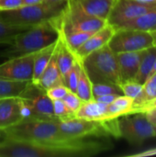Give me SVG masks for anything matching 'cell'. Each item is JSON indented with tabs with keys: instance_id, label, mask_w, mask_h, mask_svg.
<instances>
[{
	"instance_id": "36",
	"label": "cell",
	"mask_w": 156,
	"mask_h": 157,
	"mask_svg": "<svg viewBox=\"0 0 156 157\" xmlns=\"http://www.w3.org/2000/svg\"><path fill=\"white\" fill-rule=\"evenodd\" d=\"M151 155H156V148L148 149V150H146V151H144V152H142V153H138V154L131 155V156L144 157V156H151Z\"/></svg>"
},
{
	"instance_id": "28",
	"label": "cell",
	"mask_w": 156,
	"mask_h": 157,
	"mask_svg": "<svg viewBox=\"0 0 156 157\" xmlns=\"http://www.w3.org/2000/svg\"><path fill=\"white\" fill-rule=\"evenodd\" d=\"M92 93L93 98H97L101 96L105 95H123L122 91L119 85L114 84H108V83H99V84H93L92 86Z\"/></svg>"
},
{
	"instance_id": "13",
	"label": "cell",
	"mask_w": 156,
	"mask_h": 157,
	"mask_svg": "<svg viewBox=\"0 0 156 157\" xmlns=\"http://www.w3.org/2000/svg\"><path fill=\"white\" fill-rule=\"evenodd\" d=\"M24 120L19 97L0 98V130L9 128Z\"/></svg>"
},
{
	"instance_id": "16",
	"label": "cell",
	"mask_w": 156,
	"mask_h": 157,
	"mask_svg": "<svg viewBox=\"0 0 156 157\" xmlns=\"http://www.w3.org/2000/svg\"><path fill=\"white\" fill-rule=\"evenodd\" d=\"M57 44H58V40H57ZM60 84L64 85V82L57 63V46H56V49L52 54V57L49 64L41 74L37 84L35 85H37L38 86H40L44 90H47L48 88Z\"/></svg>"
},
{
	"instance_id": "18",
	"label": "cell",
	"mask_w": 156,
	"mask_h": 157,
	"mask_svg": "<svg viewBox=\"0 0 156 157\" xmlns=\"http://www.w3.org/2000/svg\"><path fill=\"white\" fill-rule=\"evenodd\" d=\"M56 46H57V40L35 52L34 62H33V75H32L33 84H37L41 74L49 64L52 57V54L56 49Z\"/></svg>"
},
{
	"instance_id": "42",
	"label": "cell",
	"mask_w": 156,
	"mask_h": 157,
	"mask_svg": "<svg viewBox=\"0 0 156 157\" xmlns=\"http://www.w3.org/2000/svg\"><path fill=\"white\" fill-rule=\"evenodd\" d=\"M138 2H142V3H147V4H156V0H135Z\"/></svg>"
},
{
	"instance_id": "6",
	"label": "cell",
	"mask_w": 156,
	"mask_h": 157,
	"mask_svg": "<svg viewBox=\"0 0 156 157\" xmlns=\"http://www.w3.org/2000/svg\"><path fill=\"white\" fill-rule=\"evenodd\" d=\"M107 24V20L87 14L76 0H68L64 11L58 18V29L63 33L74 30L94 33Z\"/></svg>"
},
{
	"instance_id": "5",
	"label": "cell",
	"mask_w": 156,
	"mask_h": 157,
	"mask_svg": "<svg viewBox=\"0 0 156 157\" xmlns=\"http://www.w3.org/2000/svg\"><path fill=\"white\" fill-rule=\"evenodd\" d=\"M81 62L92 84L108 83L120 86L117 56L108 45L91 52Z\"/></svg>"
},
{
	"instance_id": "24",
	"label": "cell",
	"mask_w": 156,
	"mask_h": 157,
	"mask_svg": "<svg viewBox=\"0 0 156 157\" xmlns=\"http://www.w3.org/2000/svg\"><path fill=\"white\" fill-rule=\"evenodd\" d=\"M30 82L0 79V98L19 97Z\"/></svg>"
},
{
	"instance_id": "25",
	"label": "cell",
	"mask_w": 156,
	"mask_h": 157,
	"mask_svg": "<svg viewBox=\"0 0 156 157\" xmlns=\"http://www.w3.org/2000/svg\"><path fill=\"white\" fill-rule=\"evenodd\" d=\"M92 86L93 84L89 79L81 62V72H80V76L77 83L75 93L82 99V101H88L94 98L92 93Z\"/></svg>"
},
{
	"instance_id": "22",
	"label": "cell",
	"mask_w": 156,
	"mask_h": 157,
	"mask_svg": "<svg viewBox=\"0 0 156 157\" xmlns=\"http://www.w3.org/2000/svg\"><path fill=\"white\" fill-rule=\"evenodd\" d=\"M154 98H156V73L150 76L143 84V92L140 98L136 100H133L131 114L137 113L141 107L149 103Z\"/></svg>"
},
{
	"instance_id": "33",
	"label": "cell",
	"mask_w": 156,
	"mask_h": 157,
	"mask_svg": "<svg viewBox=\"0 0 156 157\" xmlns=\"http://www.w3.org/2000/svg\"><path fill=\"white\" fill-rule=\"evenodd\" d=\"M24 6L23 0H0V11H9Z\"/></svg>"
},
{
	"instance_id": "23",
	"label": "cell",
	"mask_w": 156,
	"mask_h": 157,
	"mask_svg": "<svg viewBox=\"0 0 156 157\" xmlns=\"http://www.w3.org/2000/svg\"><path fill=\"white\" fill-rule=\"evenodd\" d=\"M156 27V7L141 17L123 24L119 29H131L149 31Z\"/></svg>"
},
{
	"instance_id": "21",
	"label": "cell",
	"mask_w": 156,
	"mask_h": 157,
	"mask_svg": "<svg viewBox=\"0 0 156 157\" xmlns=\"http://www.w3.org/2000/svg\"><path fill=\"white\" fill-rule=\"evenodd\" d=\"M156 60V46H152L143 50L139 66V71L136 75L135 81L140 84H144L149 78L152 69Z\"/></svg>"
},
{
	"instance_id": "20",
	"label": "cell",
	"mask_w": 156,
	"mask_h": 157,
	"mask_svg": "<svg viewBox=\"0 0 156 157\" xmlns=\"http://www.w3.org/2000/svg\"><path fill=\"white\" fill-rule=\"evenodd\" d=\"M133 99L121 95L108 105V121L117 120L122 116L131 114Z\"/></svg>"
},
{
	"instance_id": "2",
	"label": "cell",
	"mask_w": 156,
	"mask_h": 157,
	"mask_svg": "<svg viewBox=\"0 0 156 157\" xmlns=\"http://www.w3.org/2000/svg\"><path fill=\"white\" fill-rule=\"evenodd\" d=\"M60 17V16H59ZM58 17L30 27L17 34L9 47L0 52V57L13 58L36 52L55 42L59 37Z\"/></svg>"
},
{
	"instance_id": "15",
	"label": "cell",
	"mask_w": 156,
	"mask_h": 157,
	"mask_svg": "<svg viewBox=\"0 0 156 157\" xmlns=\"http://www.w3.org/2000/svg\"><path fill=\"white\" fill-rule=\"evenodd\" d=\"M75 117L92 121H108V105L95 98L83 101L81 107L75 113Z\"/></svg>"
},
{
	"instance_id": "27",
	"label": "cell",
	"mask_w": 156,
	"mask_h": 157,
	"mask_svg": "<svg viewBox=\"0 0 156 157\" xmlns=\"http://www.w3.org/2000/svg\"><path fill=\"white\" fill-rule=\"evenodd\" d=\"M80 72H81V61L76 59V61L74 62L71 69L67 72V74L63 77L64 85L72 92L75 93L76 91V86H77V83L79 80V76H80Z\"/></svg>"
},
{
	"instance_id": "31",
	"label": "cell",
	"mask_w": 156,
	"mask_h": 157,
	"mask_svg": "<svg viewBox=\"0 0 156 157\" xmlns=\"http://www.w3.org/2000/svg\"><path fill=\"white\" fill-rule=\"evenodd\" d=\"M63 102L66 104V106L75 114L76 111L79 109V108L81 107L83 101L82 99L77 96L76 93L72 92V91H68V93L65 95V97L63 98Z\"/></svg>"
},
{
	"instance_id": "38",
	"label": "cell",
	"mask_w": 156,
	"mask_h": 157,
	"mask_svg": "<svg viewBox=\"0 0 156 157\" xmlns=\"http://www.w3.org/2000/svg\"><path fill=\"white\" fill-rule=\"evenodd\" d=\"M44 0H23L24 5H35L43 2Z\"/></svg>"
},
{
	"instance_id": "26",
	"label": "cell",
	"mask_w": 156,
	"mask_h": 157,
	"mask_svg": "<svg viewBox=\"0 0 156 157\" xmlns=\"http://www.w3.org/2000/svg\"><path fill=\"white\" fill-rule=\"evenodd\" d=\"M29 28L30 27L11 25L0 19V44H11L17 34Z\"/></svg>"
},
{
	"instance_id": "41",
	"label": "cell",
	"mask_w": 156,
	"mask_h": 157,
	"mask_svg": "<svg viewBox=\"0 0 156 157\" xmlns=\"http://www.w3.org/2000/svg\"><path fill=\"white\" fill-rule=\"evenodd\" d=\"M6 139V134L4 132V131L3 130H0V143H2L3 141H5Z\"/></svg>"
},
{
	"instance_id": "7",
	"label": "cell",
	"mask_w": 156,
	"mask_h": 157,
	"mask_svg": "<svg viewBox=\"0 0 156 157\" xmlns=\"http://www.w3.org/2000/svg\"><path fill=\"white\" fill-rule=\"evenodd\" d=\"M19 98L22 102L24 120L59 121L53 112L52 100L44 89L33 84L32 81Z\"/></svg>"
},
{
	"instance_id": "12",
	"label": "cell",
	"mask_w": 156,
	"mask_h": 157,
	"mask_svg": "<svg viewBox=\"0 0 156 157\" xmlns=\"http://www.w3.org/2000/svg\"><path fill=\"white\" fill-rule=\"evenodd\" d=\"M116 29L110 25L107 24L99 30L94 32L75 52V56L78 60L82 61L91 52L106 46L108 44L112 36L114 35Z\"/></svg>"
},
{
	"instance_id": "39",
	"label": "cell",
	"mask_w": 156,
	"mask_h": 157,
	"mask_svg": "<svg viewBox=\"0 0 156 157\" xmlns=\"http://www.w3.org/2000/svg\"><path fill=\"white\" fill-rule=\"evenodd\" d=\"M149 32L151 33V35L154 39V46H156V27L152 29L151 30H149Z\"/></svg>"
},
{
	"instance_id": "9",
	"label": "cell",
	"mask_w": 156,
	"mask_h": 157,
	"mask_svg": "<svg viewBox=\"0 0 156 157\" xmlns=\"http://www.w3.org/2000/svg\"><path fill=\"white\" fill-rule=\"evenodd\" d=\"M108 45L114 53L139 52L154 46V39L146 30L117 29Z\"/></svg>"
},
{
	"instance_id": "40",
	"label": "cell",
	"mask_w": 156,
	"mask_h": 157,
	"mask_svg": "<svg viewBox=\"0 0 156 157\" xmlns=\"http://www.w3.org/2000/svg\"><path fill=\"white\" fill-rule=\"evenodd\" d=\"M48 3H54V4H60V3H66L68 0H44Z\"/></svg>"
},
{
	"instance_id": "34",
	"label": "cell",
	"mask_w": 156,
	"mask_h": 157,
	"mask_svg": "<svg viewBox=\"0 0 156 157\" xmlns=\"http://www.w3.org/2000/svg\"><path fill=\"white\" fill-rule=\"evenodd\" d=\"M119 96H121V95H115V94H111V95H105V96H101V97H98L97 98H95L96 100L99 101V102H102L104 104H110L113 100H115Z\"/></svg>"
},
{
	"instance_id": "35",
	"label": "cell",
	"mask_w": 156,
	"mask_h": 157,
	"mask_svg": "<svg viewBox=\"0 0 156 157\" xmlns=\"http://www.w3.org/2000/svg\"><path fill=\"white\" fill-rule=\"evenodd\" d=\"M144 113H145L147 119L150 121V122L156 126V107L148 109L146 111H144Z\"/></svg>"
},
{
	"instance_id": "37",
	"label": "cell",
	"mask_w": 156,
	"mask_h": 157,
	"mask_svg": "<svg viewBox=\"0 0 156 157\" xmlns=\"http://www.w3.org/2000/svg\"><path fill=\"white\" fill-rule=\"evenodd\" d=\"M154 107H156V98H154V100H152V101H150L149 103H147V104L143 105V107H141V108L139 109L138 112H144V111H146L148 109H150V108H154ZM138 112H137V113H138Z\"/></svg>"
},
{
	"instance_id": "1",
	"label": "cell",
	"mask_w": 156,
	"mask_h": 157,
	"mask_svg": "<svg viewBox=\"0 0 156 157\" xmlns=\"http://www.w3.org/2000/svg\"><path fill=\"white\" fill-rule=\"evenodd\" d=\"M109 148L107 143L85 139L43 143L6 139L0 143V157H90Z\"/></svg>"
},
{
	"instance_id": "3",
	"label": "cell",
	"mask_w": 156,
	"mask_h": 157,
	"mask_svg": "<svg viewBox=\"0 0 156 157\" xmlns=\"http://www.w3.org/2000/svg\"><path fill=\"white\" fill-rule=\"evenodd\" d=\"M3 131L6 139L23 142L43 143L68 140L60 129L59 121L25 119Z\"/></svg>"
},
{
	"instance_id": "30",
	"label": "cell",
	"mask_w": 156,
	"mask_h": 157,
	"mask_svg": "<svg viewBox=\"0 0 156 157\" xmlns=\"http://www.w3.org/2000/svg\"><path fill=\"white\" fill-rule=\"evenodd\" d=\"M53 112L59 121H66L75 117V114L66 106L63 99L52 100Z\"/></svg>"
},
{
	"instance_id": "4",
	"label": "cell",
	"mask_w": 156,
	"mask_h": 157,
	"mask_svg": "<svg viewBox=\"0 0 156 157\" xmlns=\"http://www.w3.org/2000/svg\"><path fill=\"white\" fill-rule=\"evenodd\" d=\"M67 2L54 4L43 1L35 5H24L14 10L0 11V19L11 25L32 27L61 16L66 7Z\"/></svg>"
},
{
	"instance_id": "17",
	"label": "cell",
	"mask_w": 156,
	"mask_h": 157,
	"mask_svg": "<svg viewBox=\"0 0 156 157\" xmlns=\"http://www.w3.org/2000/svg\"><path fill=\"white\" fill-rule=\"evenodd\" d=\"M90 16L108 20L115 0H76Z\"/></svg>"
},
{
	"instance_id": "19",
	"label": "cell",
	"mask_w": 156,
	"mask_h": 157,
	"mask_svg": "<svg viewBox=\"0 0 156 157\" xmlns=\"http://www.w3.org/2000/svg\"><path fill=\"white\" fill-rule=\"evenodd\" d=\"M76 59L77 58L75 54L70 50V48L67 46L64 40L59 33L58 44H57V63L63 78L65 76L67 72L71 69Z\"/></svg>"
},
{
	"instance_id": "32",
	"label": "cell",
	"mask_w": 156,
	"mask_h": 157,
	"mask_svg": "<svg viewBox=\"0 0 156 157\" xmlns=\"http://www.w3.org/2000/svg\"><path fill=\"white\" fill-rule=\"evenodd\" d=\"M45 91H46L47 96L51 100H57V99H63L65 97V95L68 93L69 89L67 88L65 85L60 84V85L53 86Z\"/></svg>"
},
{
	"instance_id": "11",
	"label": "cell",
	"mask_w": 156,
	"mask_h": 157,
	"mask_svg": "<svg viewBox=\"0 0 156 157\" xmlns=\"http://www.w3.org/2000/svg\"><path fill=\"white\" fill-rule=\"evenodd\" d=\"M35 52L9 58L0 64V79L32 81Z\"/></svg>"
},
{
	"instance_id": "14",
	"label": "cell",
	"mask_w": 156,
	"mask_h": 157,
	"mask_svg": "<svg viewBox=\"0 0 156 157\" xmlns=\"http://www.w3.org/2000/svg\"><path fill=\"white\" fill-rule=\"evenodd\" d=\"M143 52V51L116 53L120 83L135 80L139 71Z\"/></svg>"
},
{
	"instance_id": "8",
	"label": "cell",
	"mask_w": 156,
	"mask_h": 157,
	"mask_svg": "<svg viewBox=\"0 0 156 157\" xmlns=\"http://www.w3.org/2000/svg\"><path fill=\"white\" fill-rule=\"evenodd\" d=\"M119 137L131 144L142 142L155 137L156 126L152 124L144 112L128 114L118 119Z\"/></svg>"
},
{
	"instance_id": "10",
	"label": "cell",
	"mask_w": 156,
	"mask_h": 157,
	"mask_svg": "<svg viewBox=\"0 0 156 157\" xmlns=\"http://www.w3.org/2000/svg\"><path fill=\"white\" fill-rule=\"evenodd\" d=\"M154 7L156 4L142 3L135 0H115L107 21L117 29Z\"/></svg>"
},
{
	"instance_id": "43",
	"label": "cell",
	"mask_w": 156,
	"mask_h": 157,
	"mask_svg": "<svg viewBox=\"0 0 156 157\" xmlns=\"http://www.w3.org/2000/svg\"><path fill=\"white\" fill-rule=\"evenodd\" d=\"M156 73V60H155V63H154V67H153V69H152V72H151V75H150V76H152L154 74H155ZM149 76V77H150Z\"/></svg>"
},
{
	"instance_id": "29",
	"label": "cell",
	"mask_w": 156,
	"mask_h": 157,
	"mask_svg": "<svg viewBox=\"0 0 156 157\" xmlns=\"http://www.w3.org/2000/svg\"><path fill=\"white\" fill-rule=\"evenodd\" d=\"M120 87L124 96L130 97L133 100H136L142 95L143 85L133 80V81H127V82L120 83Z\"/></svg>"
}]
</instances>
